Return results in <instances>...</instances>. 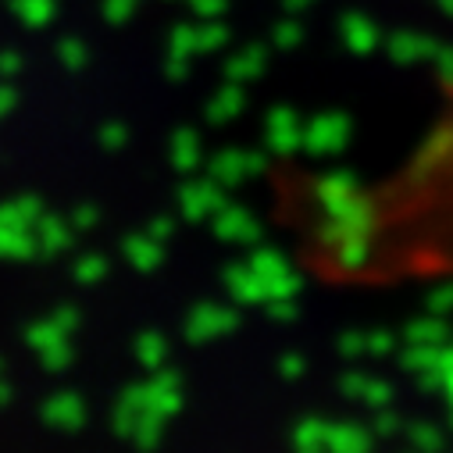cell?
Returning <instances> with one entry per match:
<instances>
[{
    "label": "cell",
    "instance_id": "1",
    "mask_svg": "<svg viewBox=\"0 0 453 453\" xmlns=\"http://www.w3.org/2000/svg\"><path fill=\"white\" fill-rule=\"evenodd\" d=\"M236 325V314L233 311H225V307H200L193 318H189V332H193V339H211V335H225Z\"/></svg>",
    "mask_w": 453,
    "mask_h": 453
},
{
    "label": "cell",
    "instance_id": "2",
    "mask_svg": "<svg viewBox=\"0 0 453 453\" xmlns=\"http://www.w3.org/2000/svg\"><path fill=\"white\" fill-rule=\"evenodd\" d=\"M372 439L357 425H328V453H368Z\"/></svg>",
    "mask_w": 453,
    "mask_h": 453
},
{
    "label": "cell",
    "instance_id": "3",
    "mask_svg": "<svg viewBox=\"0 0 453 453\" xmlns=\"http://www.w3.org/2000/svg\"><path fill=\"white\" fill-rule=\"evenodd\" d=\"M229 289H233V296L236 300H243V303H265V286H261V279H257V272L247 265V268H229Z\"/></svg>",
    "mask_w": 453,
    "mask_h": 453
},
{
    "label": "cell",
    "instance_id": "4",
    "mask_svg": "<svg viewBox=\"0 0 453 453\" xmlns=\"http://www.w3.org/2000/svg\"><path fill=\"white\" fill-rule=\"evenodd\" d=\"M43 414H47L50 425H61V428H79V425H82V403H79L72 393L54 396V400L43 407Z\"/></svg>",
    "mask_w": 453,
    "mask_h": 453
},
{
    "label": "cell",
    "instance_id": "5",
    "mask_svg": "<svg viewBox=\"0 0 453 453\" xmlns=\"http://www.w3.org/2000/svg\"><path fill=\"white\" fill-rule=\"evenodd\" d=\"M296 449L300 453H328V425L321 421H303L296 428Z\"/></svg>",
    "mask_w": 453,
    "mask_h": 453
},
{
    "label": "cell",
    "instance_id": "6",
    "mask_svg": "<svg viewBox=\"0 0 453 453\" xmlns=\"http://www.w3.org/2000/svg\"><path fill=\"white\" fill-rule=\"evenodd\" d=\"M136 357H140L147 368H157V365L165 361V339L154 335V332H147L140 343H136Z\"/></svg>",
    "mask_w": 453,
    "mask_h": 453
},
{
    "label": "cell",
    "instance_id": "7",
    "mask_svg": "<svg viewBox=\"0 0 453 453\" xmlns=\"http://www.w3.org/2000/svg\"><path fill=\"white\" fill-rule=\"evenodd\" d=\"M407 332H411V335H407L411 343H432V347H435V343H442V339H446V325L435 321V318H432V321H418V325H411Z\"/></svg>",
    "mask_w": 453,
    "mask_h": 453
},
{
    "label": "cell",
    "instance_id": "8",
    "mask_svg": "<svg viewBox=\"0 0 453 453\" xmlns=\"http://www.w3.org/2000/svg\"><path fill=\"white\" fill-rule=\"evenodd\" d=\"M126 257H129V261H136V268H143V272H150V268H157V265H161V250H157V247H150V243H129Z\"/></svg>",
    "mask_w": 453,
    "mask_h": 453
},
{
    "label": "cell",
    "instance_id": "9",
    "mask_svg": "<svg viewBox=\"0 0 453 453\" xmlns=\"http://www.w3.org/2000/svg\"><path fill=\"white\" fill-rule=\"evenodd\" d=\"M411 439H414V446H418L421 453H439V449H442L439 432H432V428H425V425H418V428L411 432Z\"/></svg>",
    "mask_w": 453,
    "mask_h": 453
},
{
    "label": "cell",
    "instance_id": "10",
    "mask_svg": "<svg viewBox=\"0 0 453 453\" xmlns=\"http://www.w3.org/2000/svg\"><path fill=\"white\" fill-rule=\"evenodd\" d=\"M104 272H107V261H104V257H82L79 268H75V275H79L82 282H96Z\"/></svg>",
    "mask_w": 453,
    "mask_h": 453
},
{
    "label": "cell",
    "instance_id": "11",
    "mask_svg": "<svg viewBox=\"0 0 453 453\" xmlns=\"http://www.w3.org/2000/svg\"><path fill=\"white\" fill-rule=\"evenodd\" d=\"M361 396H365L372 407H382V403L393 396V389H389L386 382H375V379H368V386H365V393H361Z\"/></svg>",
    "mask_w": 453,
    "mask_h": 453
},
{
    "label": "cell",
    "instance_id": "12",
    "mask_svg": "<svg viewBox=\"0 0 453 453\" xmlns=\"http://www.w3.org/2000/svg\"><path fill=\"white\" fill-rule=\"evenodd\" d=\"M368 350H372V354H386V350H393V335L379 332L375 339H368Z\"/></svg>",
    "mask_w": 453,
    "mask_h": 453
},
{
    "label": "cell",
    "instance_id": "13",
    "mask_svg": "<svg viewBox=\"0 0 453 453\" xmlns=\"http://www.w3.org/2000/svg\"><path fill=\"white\" fill-rule=\"evenodd\" d=\"M428 303H432V311H435V314H442V311H449L446 303H453V289H446V293H435V296H432Z\"/></svg>",
    "mask_w": 453,
    "mask_h": 453
},
{
    "label": "cell",
    "instance_id": "14",
    "mask_svg": "<svg viewBox=\"0 0 453 453\" xmlns=\"http://www.w3.org/2000/svg\"><path fill=\"white\" fill-rule=\"evenodd\" d=\"M300 372H303V361L289 354V357H286V365H282V375H289V379H293V375H300Z\"/></svg>",
    "mask_w": 453,
    "mask_h": 453
},
{
    "label": "cell",
    "instance_id": "15",
    "mask_svg": "<svg viewBox=\"0 0 453 453\" xmlns=\"http://www.w3.org/2000/svg\"><path fill=\"white\" fill-rule=\"evenodd\" d=\"M393 425H396V421H393V418H386V414H382V418H379V432H393Z\"/></svg>",
    "mask_w": 453,
    "mask_h": 453
},
{
    "label": "cell",
    "instance_id": "16",
    "mask_svg": "<svg viewBox=\"0 0 453 453\" xmlns=\"http://www.w3.org/2000/svg\"><path fill=\"white\" fill-rule=\"evenodd\" d=\"M4 400H8V386H4V382H0V403H4Z\"/></svg>",
    "mask_w": 453,
    "mask_h": 453
}]
</instances>
